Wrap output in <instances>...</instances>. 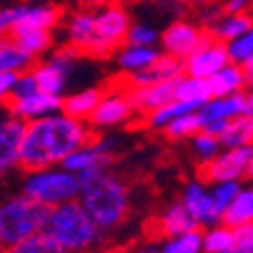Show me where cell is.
I'll return each instance as SVG.
<instances>
[{
	"label": "cell",
	"instance_id": "1",
	"mask_svg": "<svg viewBox=\"0 0 253 253\" xmlns=\"http://www.w3.org/2000/svg\"><path fill=\"white\" fill-rule=\"evenodd\" d=\"M91 126L87 121L73 119L64 112L50 117L28 121L21 144V160L18 167L25 171L46 169V167L62 165V160L73 153L78 146L91 139Z\"/></svg>",
	"mask_w": 253,
	"mask_h": 253
},
{
	"label": "cell",
	"instance_id": "2",
	"mask_svg": "<svg viewBox=\"0 0 253 253\" xmlns=\"http://www.w3.org/2000/svg\"><path fill=\"white\" fill-rule=\"evenodd\" d=\"M78 178H80L78 201L94 219V224L103 233L124 224L130 210V196L124 180L114 176L110 169L87 171Z\"/></svg>",
	"mask_w": 253,
	"mask_h": 253
},
{
	"label": "cell",
	"instance_id": "3",
	"mask_svg": "<svg viewBox=\"0 0 253 253\" xmlns=\"http://www.w3.org/2000/svg\"><path fill=\"white\" fill-rule=\"evenodd\" d=\"M43 233L53 237L66 253H87L103 240V230L94 224L78 199L50 208Z\"/></svg>",
	"mask_w": 253,
	"mask_h": 253
},
{
	"label": "cell",
	"instance_id": "4",
	"mask_svg": "<svg viewBox=\"0 0 253 253\" xmlns=\"http://www.w3.org/2000/svg\"><path fill=\"white\" fill-rule=\"evenodd\" d=\"M50 208L21 194L0 206V240L5 247H12L25 237L42 233Z\"/></svg>",
	"mask_w": 253,
	"mask_h": 253
},
{
	"label": "cell",
	"instance_id": "5",
	"mask_svg": "<svg viewBox=\"0 0 253 253\" xmlns=\"http://www.w3.org/2000/svg\"><path fill=\"white\" fill-rule=\"evenodd\" d=\"M23 194L46 208H55L59 203L78 199L80 178H78V173L59 165L30 171L23 183Z\"/></svg>",
	"mask_w": 253,
	"mask_h": 253
},
{
	"label": "cell",
	"instance_id": "6",
	"mask_svg": "<svg viewBox=\"0 0 253 253\" xmlns=\"http://www.w3.org/2000/svg\"><path fill=\"white\" fill-rule=\"evenodd\" d=\"M130 12L126 5L112 0L105 5L94 7V46L91 57H110L117 48L126 43V35L130 28Z\"/></svg>",
	"mask_w": 253,
	"mask_h": 253
},
{
	"label": "cell",
	"instance_id": "7",
	"mask_svg": "<svg viewBox=\"0 0 253 253\" xmlns=\"http://www.w3.org/2000/svg\"><path fill=\"white\" fill-rule=\"evenodd\" d=\"M80 50L69 43H64L62 48H57L53 53V57L43 59L39 64H32L30 71L37 80V87L39 91H46V94L53 96H64L66 84H69V76L73 71V64L80 57Z\"/></svg>",
	"mask_w": 253,
	"mask_h": 253
},
{
	"label": "cell",
	"instance_id": "8",
	"mask_svg": "<svg viewBox=\"0 0 253 253\" xmlns=\"http://www.w3.org/2000/svg\"><path fill=\"white\" fill-rule=\"evenodd\" d=\"M64 12L50 0L43 2H21L2 9V18L7 23V32L16 30H50L53 32L62 23Z\"/></svg>",
	"mask_w": 253,
	"mask_h": 253
},
{
	"label": "cell",
	"instance_id": "9",
	"mask_svg": "<svg viewBox=\"0 0 253 253\" xmlns=\"http://www.w3.org/2000/svg\"><path fill=\"white\" fill-rule=\"evenodd\" d=\"M208 30L203 25L194 23V21H187V18H176L171 21L162 32H160V50L171 57H176L183 62L185 57L194 53L196 48L208 39Z\"/></svg>",
	"mask_w": 253,
	"mask_h": 253
},
{
	"label": "cell",
	"instance_id": "10",
	"mask_svg": "<svg viewBox=\"0 0 253 253\" xmlns=\"http://www.w3.org/2000/svg\"><path fill=\"white\" fill-rule=\"evenodd\" d=\"M117 146L114 137H91L89 141H84L83 146H78L73 153H69L62 165L64 169L73 171V173H87V171H100L107 169L112 165V151Z\"/></svg>",
	"mask_w": 253,
	"mask_h": 253
},
{
	"label": "cell",
	"instance_id": "11",
	"mask_svg": "<svg viewBox=\"0 0 253 253\" xmlns=\"http://www.w3.org/2000/svg\"><path fill=\"white\" fill-rule=\"evenodd\" d=\"M253 160V144L219 151L217 158H212L203 165V180L208 183H221V180H242L247 176V169Z\"/></svg>",
	"mask_w": 253,
	"mask_h": 253
},
{
	"label": "cell",
	"instance_id": "12",
	"mask_svg": "<svg viewBox=\"0 0 253 253\" xmlns=\"http://www.w3.org/2000/svg\"><path fill=\"white\" fill-rule=\"evenodd\" d=\"M135 114L137 112L130 103L128 89H110V91H103L98 105H96L94 114L89 117L87 124L96 130H107L132 121Z\"/></svg>",
	"mask_w": 253,
	"mask_h": 253
},
{
	"label": "cell",
	"instance_id": "13",
	"mask_svg": "<svg viewBox=\"0 0 253 253\" xmlns=\"http://www.w3.org/2000/svg\"><path fill=\"white\" fill-rule=\"evenodd\" d=\"M237 117H253V89H242L237 94L228 96H212L199 107L201 126L214 119H237Z\"/></svg>",
	"mask_w": 253,
	"mask_h": 253
},
{
	"label": "cell",
	"instance_id": "14",
	"mask_svg": "<svg viewBox=\"0 0 253 253\" xmlns=\"http://www.w3.org/2000/svg\"><path fill=\"white\" fill-rule=\"evenodd\" d=\"M228 62L230 59H228L226 43H219V42H214L212 37H208L194 53L183 59V73L185 76L201 78V80H208V78H212L219 69H224Z\"/></svg>",
	"mask_w": 253,
	"mask_h": 253
},
{
	"label": "cell",
	"instance_id": "15",
	"mask_svg": "<svg viewBox=\"0 0 253 253\" xmlns=\"http://www.w3.org/2000/svg\"><path fill=\"white\" fill-rule=\"evenodd\" d=\"M180 203L185 206V210L194 217L196 226H214V224H221L224 221V212L217 208L214 199H212L210 189L201 180H192V183L185 185L183 189V196H180Z\"/></svg>",
	"mask_w": 253,
	"mask_h": 253
},
{
	"label": "cell",
	"instance_id": "16",
	"mask_svg": "<svg viewBox=\"0 0 253 253\" xmlns=\"http://www.w3.org/2000/svg\"><path fill=\"white\" fill-rule=\"evenodd\" d=\"M64 42L78 48L80 53L89 55L94 46V7L80 5L62 16Z\"/></svg>",
	"mask_w": 253,
	"mask_h": 253
},
{
	"label": "cell",
	"instance_id": "17",
	"mask_svg": "<svg viewBox=\"0 0 253 253\" xmlns=\"http://www.w3.org/2000/svg\"><path fill=\"white\" fill-rule=\"evenodd\" d=\"M7 112L9 117L21 119V121H37V119L50 117V114L62 112V96H53L46 91H32L21 98H9L7 103Z\"/></svg>",
	"mask_w": 253,
	"mask_h": 253
},
{
	"label": "cell",
	"instance_id": "18",
	"mask_svg": "<svg viewBox=\"0 0 253 253\" xmlns=\"http://www.w3.org/2000/svg\"><path fill=\"white\" fill-rule=\"evenodd\" d=\"M23 132L25 121L9 117V112L7 117H0V176H5L18 167Z\"/></svg>",
	"mask_w": 253,
	"mask_h": 253
},
{
	"label": "cell",
	"instance_id": "19",
	"mask_svg": "<svg viewBox=\"0 0 253 253\" xmlns=\"http://www.w3.org/2000/svg\"><path fill=\"white\" fill-rule=\"evenodd\" d=\"M180 76H183V62L167 53H160L158 59L151 66L137 71V73H130V76H124V83L126 89L146 87V84H155V83H169V80H176Z\"/></svg>",
	"mask_w": 253,
	"mask_h": 253
},
{
	"label": "cell",
	"instance_id": "20",
	"mask_svg": "<svg viewBox=\"0 0 253 253\" xmlns=\"http://www.w3.org/2000/svg\"><path fill=\"white\" fill-rule=\"evenodd\" d=\"M173 84H176V80L146 84V87H130L128 96H130L132 107H135V112L148 114V112H153V110H158V107L167 105L169 100H173Z\"/></svg>",
	"mask_w": 253,
	"mask_h": 253
},
{
	"label": "cell",
	"instance_id": "21",
	"mask_svg": "<svg viewBox=\"0 0 253 253\" xmlns=\"http://www.w3.org/2000/svg\"><path fill=\"white\" fill-rule=\"evenodd\" d=\"M251 23H253V16L249 12H224V9H221V12L206 25V30L214 42L230 43L233 39H237V37H240Z\"/></svg>",
	"mask_w": 253,
	"mask_h": 253
},
{
	"label": "cell",
	"instance_id": "22",
	"mask_svg": "<svg viewBox=\"0 0 253 253\" xmlns=\"http://www.w3.org/2000/svg\"><path fill=\"white\" fill-rule=\"evenodd\" d=\"M162 53L158 46H132V43H124L121 48L114 50V62H117L121 76H130L137 71L146 69L158 59Z\"/></svg>",
	"mask_w": 253,
	"mask_h": 253
},
{
	"label": "cell",
	"instance_id": "23",
	"mask_svg": "<svg viewBox=\"0 0 253 253\" xmlns=\"http://www.w3.org/2000/svg\"><path fill=\"white\" fill-rule=\"evenodd\" d=\"M103 89L100 87H87L80 91H73L69 96H62V112L69 114L80 121H89V117L94 114L96 105H98Z\"/></svg>",
	"mask_w": 253,
	"mask_h": 253
},
{
	"label": "cell",
	"instance_id": "24",
	"mask_svg": "<svg viewBox=\"0 0 253 253\" xmlns=\"http://www.w3.org/2000/svg\"><path fill=\"white\" fill-rule=\"evenodd\" d=\"M9 35H12V42L32 62H37L42 55H46L53 48V32L50 30H16V32H9Z\"/></svg>",
	"mask_w": 253,
	"mask_h": 253
},
{
	"label": "cell",
	"instance_id": "25",
	"mask_svg": "<svg viewBox=\"0 0 253 253\" xmlns=\"http://www.w3.org/2000/svg\"><path fill=\"white\" fill-rule=\"evenodd\" d=\"M199 228L194 221V217L185 210L183 203H173L169 206L158 219V230L160 235L165 237H176V235H183V233H189V230Z\"/></svg>",
	"mask_w": 253,
	"mask_h": 253
},
{
	"label": "cell",
	"instance_id": "26",
	"mask_svg": "<svg viewBox=\"0 0 253 253\" xmlns=\"http://www.w3.org/2000/svg\"><path fill=\"white\" fill-rule=\"evenodd\" d=\"M208 87H210V96H228L247 89L242 66L235 62H228L224 69H219L212 78H208Z\"/></svg>",
	"mask_w": 253,
	"mask_h": 253
},
{
	"label": "cell",
	"instance_id": "27",
	"mask_svg": "<svg viewBox=\"0 0 253 253\" xmlns=\"http://www.w3.org/2000/svg\"><path fill=\"white\" fill-rule=\"evenodd\" d=\"M187 112H199V105H194V103H187V100H169L167 105L158 107V110H153V112L144 114V124L148 126V128L153 130H162L169 121H173L176 117H183V114Z\"/></svg>",
	"mask_w": 253,
	"mask_h": 253
},
{
	"label": "cell",
	"instance_id": "28",
	"mask_svg": "<svg viewBox=\"0 0 253 253\" xmlns=\"http://www.w3.org/2000/svg\"><path fill=\"white\" fill-rule=\"evenodd\" d=\"M173 98L178 100H187V103H194V105H203L206 100H210V87H208V80H201L194 76H180L176 78V84H173Z\"/></svg>",
	"mask_w": 253,
	"mask_h": 253
},
{
	"label": "cell",
	"instance_id": "29",
	"mask_svg": "<svg viewBox=\"0 0 253 253\" xmlns=\"http://www.w3.org/2000/svg\"><path fill=\"white\" fill-rule=\"evenodd\" d=\"M219 144L224 148H235V146L253 144V117L230 119L226 130L219 135Z\"/></svg>",
	"mask_w": 253,
	"mask_h": 253
},
{
	"label": "cell",
	"instance_id": "30",
	"mask_svg": "<svg viewBox=\"0 0 253 253\" xmlns=\"http://www.w3.org/2000/svg\"><path fill=\"white\" fill-rule=\"evenodd\" d=\"M35 64L28 55L12 42V39H0V73H21Z\"/></svg>",
	"mask_w": 253,
	"mask_h": 253
},
{
	"label": "cell",
	"instance_id": "31",
	"mask_svg": "<svg viewBox=\"0 0 253 253\" xmlns=\"http://www.w3.org/2000/svg\"><path fill=\"white\" fill-rule=\"evenodd\" d=\"M253 221V187H242L235 201L230 203V208L224 212V224L228 226H240Z\"/></svg>",
	"mask_w": 253,
	"mask_h": 253
},
{
	"label": "cell",
	"instance_id": "32",
	"mask_svg": "<svg viewBox=\"0 0 253 253\" xmlns=\"http://www.w3.org/2000/svg\"><path fill=\"white\" fill-rule=\"evenodd\" d=\"M233 247V228L228 224L208 226L203 233V253H230Z\"/></svg>",
	"mask_w": 253,
	"mask_h": 253
},
{
	"label": "cell",
	"instance_id": "33",
	"mask_svg": "<svg viewBox=\"0 0 253 253\" xmlns=\"http://www.w3.org/2000/svg\"><path fill=\"white\" fill-rule=\"evenodd\" d=\"M158 253H203V233L199 228L176 237H167Z\"/></svg>",
	"mask_w": 253,
	"mask_h": 253
},
{
	"label": "cell",
	"instance_id": "34",
	"mask_svg": "<svg viewBox=\"0 0 253 253\" xmlns=\"http://www.w3.org/2000/svg\"><path fill=\"white\" fill-rule=\"evenodd\" d=\"M7 253H66V251L59 247L53 237H48L42 230V233H35V235L12 244Z\"/></svg>",
	"mask_w": 253,
	"mask_h": 253
},
{
	"label": "cell",
	"instance_id": "35",
	"mask_svg": "<svg viewBox=\"0 0 253 253\" xmlns=\"http://www.w3.org/2000/svg\"><path fill=\"white\" fill-rule=\"evenodd\" d=\"M201 130V119H199V112H187L183 117H176L173 121L162 128L169 139H176V141H183V139H189V137H194L196 132Z\"/></svg>",
	"mask_w": 253,
	"mask_h": 253
},
{
	"label": "cell",
	"instance_id": "36",
	"mask_svg": "<svg viewBox=\"0 0 253 253\" xmlns=\"http://www.w3.org/2000/svg\"><path fill=\"white\" fill-rule=\"evenodd\" d=\"M189 148H192L196 162L203 167V165H208L212 158H217V153L221 151V144H219V137L199 130L194 137H189Z\"/></svg>",
	"mask_w": 253,
	"mask_h": 253
},
{
	"label": "cell",
	"instance_id": "37",
	"mask_svg": "<svg viewBox=\"0 0 253 253\" xmlns=\"http://www.w3.org/2000/svg\"><path fill=\"white\" fill-rule=\"evenodd\" d=\"M160 42V30L146 21H132L126 35V43L132 46H158Z\"/></svg>",
	"mask_w": 253,
	"mask_h": 253
},
{
	"label": "cell",
	"instance_id": "38",
	"mask_svg": "<svg viewBox=\"0 0 253 253\" xmlns=\"http://www.w3.org/2000/svg\"><path fill=\"white\" fill-rule=\"evenodd\" d=\"M226 50H228V59L235 62V64H244L247 59H251L253 57V23L237 39L226 43Z\"/></svg>",
	"mask_w": 253,
	"mask_h": 253
},
{
	"label": "cell",
	"instance_id": "39",
	"mask_svg": "<svg viewBox=\"0 0 253 253\" xmlns=\"http://www.w3.org/2000/svg\"><path fill=\"white\" fill-rule=\"evenodd\" d=\"M240 189H242L240 180H221V183H212L210 194L219 210L226 212L230 208V203L235 201V196L240 194Z\"/></svg>",
	"mask_w": 253,
	"mask_h": 253
},
{
	"label": "cell",
	"instance_id": "40",
	"mask_svg": "<svg viewBox=\"0 0 253 253\" xmlns=\"http://www.w3.org/2000/svg\"><path fill=\"white\" fill-rule=\"evenodd\" d=\"M233 228V247L230 253H253V221L240 226H230Z\"/></svg>",
	"mask_w": 253,
	"mask_h": 253
},
{
	"label": "cell",
	"instance_id": "41",
	"mask_svg": "<svg viewBox=\"0 0 253 253\" xmlns=\"http://www.w3.org/2000/svg\"><path fill=\"white\" fill-rule=\"evenodd\" d=\"M37 80L32 76V71H21L16 76V83H14V89H12V98H21V96H28L32 91H37Z\"/></svg>",
	"mask_w": 253,
	"mask_h": 253
},
{
	"label": "cell",
	"instance_id": "42",
	"mask_svg": "<svg viewBox=\"0 0 253 253\" xmlns=\"http://www.w3.org/2000/svg\"><path fill=\"white\" fill-rule=\"evenodd\" d=\"M16 76L18 73H0V105L9 103V98H12V89H14V83H16Z\"/></svg>",
	"mask_w": 253,
	"mask_h": 253
},
{
	"label": "cell",
	"instance_id": "43",
	"mask_svg": "<svg viewBox=\"0 0 253 253\" xmlns=\"http://www.w3.org/2000/svg\"><path fill=\"white\" fill-rule=\"evenodd\" d=\"M253 7V0H224V12H249Z\"/></svg>",
	"mask_w": 253,
	"mask_h": 253
},
{
	"label": "cell",
	"instance_id": "44",
	"mask_svg": "<svg viewBox=\"0 0 253 253\" xmlns=\"http://www.w3.org/2000/svg\"><path fill=\"white\" fill-rule=\"evenodd\" d=\"M242 66V73H244V83H247V89H253V57L247 59Z\"/></svg>",
	"mask_w": 253,
	"mask_h": 253
},
{
	"label": "cell",
	"instance_id": "45",
	"mask_svg": "<svg viewBox=\"0 0 253 253\" xmlns=\"http://www.w3.org/2000/svg\"><path fill=\"white\" fill-rule=\"evenodd\" d=\"M185 5H194V7H208V5H219V0H183Z\"/></svg>",
	"mask_w": 253,
	"mask_h": 253
},
{
	"label": "cell",
	"instance_id": "46",
	"mask_svg": "<svg viewBox=\"0 0 253 253\" xmlns=\"http://www.w3.org/2000/svg\"><path fill=\"white\" fill-rule=\"evenodd\" d=\"M78 2L87 7H98V5H105V2H112V0H78Z\"/></svg>",
	"mask_w": 253,
	"mask_h": 253
},
{
	"label": "cell",
	"instance_id": "47",
	"mask_svg": "<svg viewBox=\"0 0 253 253\" xmlns=\"http://www.w3.org/2000/svg\"><path fill=\"white\" fill-rule=\"evenodd\" d=\"M5 32H7V23H5V18H2V9H0V39H2Z\"/></svg>",
	"mask_w": 253,
	"mask_h": 253
},
{
	"label": "cell",
	"instance_id": "48",
	"mask_svg": "<svg viewBox=\"0 0 253 253\" xmlns=\"http://www.w3.org/2000/svg\"><path fill=\"white\" fill-rule=\"evenodd\" d=\"M247 176L253 180V160H251V165H249V169H247Z\"/></svg>",
	"mask_w": 253,
	"mask_h": 253
},
{
	"label": "cell",
	"instance_id": "49",
	"mask_svg": "<svg viewBox=\"0 0 253 253\" xmlns=\"http://www.w3.org/2000/svg\"><path fill=\"white\" fill-rule=\"evenodd\" d=\"M137 253H155V251H151V249H144V251H137Z\"/></svg>",
	"mask_w": 253,
	"mask_h": 253
},
{
	"label": "cell",
	"instance_id": "50",
	"mask_svg": "<svg viewBox=\"0 0 253 253\" xmlns=\"http://www.w3.org/2000/svg\"><path fill=\"white\" fill-rule=\"evenodd\" d=\"M2 247H5V244H2V240H0V251H2Z\"/></svg>",
	"mask_w": 253,
	"mask_h": 253
},
{
	"label": "cell",
	"instance_id": "51",
	"mask_svg": "<svg viewBox=\"0 0 253 253\" xmlns=\"http://www.w3.org/2000/svg\"><path fill=\"white\" fill-rule=\"evenodd\" d=\"M32 2H43V0H32Z\"/></svg>",
	"mask_w": 253,
	"mask_h": 253
}]
</instances>
